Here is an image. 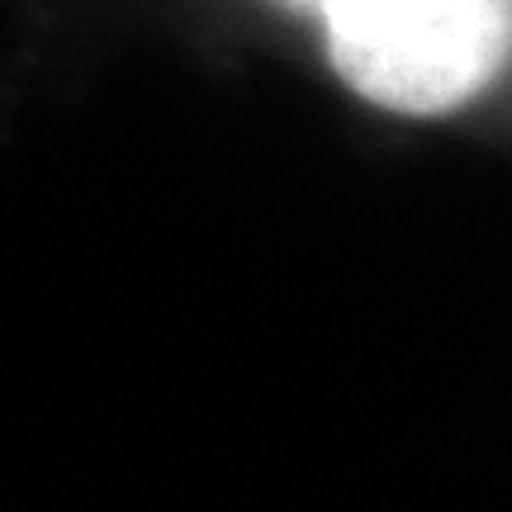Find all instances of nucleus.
<instances>
[{
  "label": "nucleus",
  "mask_w": 512,
  "mask_h": 512,
  "mask_svg": "<svg viewBox=\"0 0 512 512\" xmlns=\"http://www.w3.org/2000/svg\"><path fill=\"white\" fill-rule=\"evenodd\" d=\"M323 24L332 72L394 114L475 100L512 57V0H275Z\"/></svg>",
  "instance_id": "nucleus-1"
}]
</instances>
